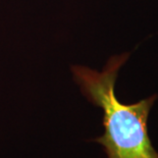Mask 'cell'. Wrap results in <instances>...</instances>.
<instances>
[{"label":"cell","mask_w":158,"mask_h":158,"mask_svg":"<svg viewBox=\"0 0 158 158\" xmlns=\"http://www.w3.org/2000/svg\"><path fill=\"white\" fill-rule=\"evenodd\" d=\"M129 53L112 56L101 72L75 65V82L89 102L103 112V135L93 142L103 147L106 158H158L148 132V118L157 95L132 104L120 102L115 95V83Z\"/></svg>","instance_id":"cell-1"}]
</instances>
